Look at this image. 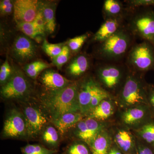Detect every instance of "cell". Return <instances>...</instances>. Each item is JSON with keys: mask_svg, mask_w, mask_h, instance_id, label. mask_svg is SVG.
Masks as SVG:
<instances>
[{"mask_svg": "<svg viewBox=\"0 0 154 154\" xmlns=\"http://www.w3.org/2000/svg\"><path fill=\"white\" fill-rule=\"evenodd\" d=\"M79 82H72L61 90L46 91L40 96V103L51 120L64 114L80 113L78 100Z\"/></svg>", "mask_w": 154, "mask_h": 154, "instance_id": "obj_1", "label": "cell"}, {"mask_svg": "<svg viewBox=\"0 0 154 154\" xmlns=\"http://www.w3.org/2000/svg\"><path fill=\"white\" fill-rule=\"evenodd\" d=\"M147 84L145 80L144 74L128 69L124 84L115 97L118 108L122 110L140 105H149L147 99Z\"/></svg>", "mask_w": 154, "mask_h": 154, "instance_id": "obj_2", "label": "cell"}, {"mask_svg": "<svg viewBox=\"0 0 154 154\" xmlns=\"http://www.w3.org/2000/svg\"><path fill=\"white\" fill-rule=\"evenodd\" d=\"M133 35L124 26L105 41L99 43L95 54L106 61H116L127 55L133 46Z\"/></svg>", "mask_w": 154, "mask_h": 154, "instance_id": "obj_3", "label": "cell"}, {"mask_svg": "<svg viewBox=\"0 0 154 154\" xmlns=\"http://www.w3.org/2000/svg\"><path fill=\"white\" fill-rule=\"evenodd\" d=\"M127 11L125 27L134 36L149 42L154 47V7Z\"/></svg>", "mask_w": 154, "mask_h": 154, "instance_id": "obj_4", "label": "cell"}, {"mask_svg": "<svg viewBox=\"0 0 154 154\" xmlns=\"http://www.w3.org/2000/svg\"><path fill=\"white\" fill-rule=\"evenodd\" d=\"M128 70L125 64H102L96 67V80L102 88L115 98L124 84Z\"/></svg>", "mask_w": 154, "mask_h": 154, "instance_id": "obj_5", "label": "cell"}, {"mask_svg": "<svg viewBox=\"0 0 154 154\" xmlns=\"http://www.w3.org/2000/svg\"><path fill=\"white\" fill-rule=\"evenodd\" d=\"M126 57L125 64L131 70L145 74L154 70V47L147 42L134 45Z\"/></svg>", "mask_w": 154, "mask_h": 154, "instance_id": "obj_6", "label": "cell"}, {"mask_svg": "<svg viewBox=\"0 0 154 154\" xmlns=\"http://www.w3.org/2000/svg\"><path fill=\"white\" fill-rule=\"evenodd\" d=\"M13 76L2 86L1 95L7 100H21L30 97L33 92V86L23 70L14 66Z\"/></svg>", "mask_w": 154, "mask_h": 154, "instance_id": "obj_7", "label": "cell"}, {"mask_svg": "<svg viewBox=\"0 0 154 154\" xmlns=\"http://www.w3.org/2000/svg\"><path fill=\"white\" fill-rule=\"evenodd\" d=\"M118 115L119 124L132 131L139 129L154 119L152 110L147 105L119 109Z\"/></svg>", "mask_w": 154, "mask_h": 154, "instance_id": "obj_8", "label": "cell"}, {"mask_svg": "<svg viewBox=\"0 0 154 154\" xmlns=\"http://www.w3.org/2000/svg\"><path fill=\"white\" fill-rule=\"evenodd\" d=\"M37 54L36 42L22 33L14 38L10 47V55L19 64L25 65L29 63L35 58Z\"/></svg>", "mask_w": 154, "mask_h": 154, "instance_id": "obj_9", "label": "cell"}, {"mask_svg": "<svg viewBox=\"0 0 154 154\" xmlns=\"http://www.w3.org/2000/svg\"><path fill=\"white\" fill-rule=\"evenodd\" d=\"M107 122L97 121L93 119H83L74 127V136L87 144L103 130L109 128Z\"/></svg>", "mask_w": 154, "mask_h": 154, "instance_id": "obj_10", "label": "cell"}, {"mask_svg": "<svg viewBox=\"0 0 154 154\" xmlns=\"http://www.w3.org/2000/svg\"><path fill=\"white\" fill-rule=\"evenodd\" d=\"M113 143L123 154H135L137 138L132 131L118 124L109 128Z\"/></svg>", "mask_w": 154, "mask_h": 154, "instance_id": "obj_11", "label": "cell"}, {"mask_svg": "<svg viewBox=\"0 0 154 154\" xmlns=\"http://www.w3.org/2000/svg\"><path fill=\"white\" fill-rule=\"evenodd\" d=\"M23 114L27 125V137H36L47 124V115L39 107L34 105L24 107Z\"/></svg>", "mask_w": 154, "mask_h": 154, "instance_id": "obj_12", "label": "cell"}, {"mask_svg": "<svg viewBox=\"0 0 154 154\" xmlns=\"http://www.w3.org/2000/svg\"><path fill=\"white\" fill-rule=\"evenodd\" d=\"M3 134L5 137L14 138L27 137V125L23 113L16 109L10 111L4 122Z\"/></svg>", "mask_w": 154, "mask_h": 154, "instance_id": "obj_13", "label": "cell"}, {"mask_svg": "<svg viewBox=\"0 0 154 154\" xmlns=\"http://www.w3.org/2000/svg\"><path fill=\"white\" fill-rule=\"evenodd\" d=\"M42 2L36 0L14 1V17L16 23L33 22L38 14Z\"/></svg>", "mask_w": 154, "mask_h": 154, "instance_id": "obj_14", "label": "cell"}, {"mask_svg": "<svg viewBox=\"0 0 154 154\" xmlns=\"http://www.w3.org/2000/svg\"><path fill=\"white\" fill-rule=\"evenodd\" d=\"M99 84L92 77L88 76L79 82L78 100L80 113L87 116L90 112V105L94 91Z\"/></svg>", "mask_w": 154, "mask_h": 154, "instance_id": "obj_15", "label": "cell"}, {"mask_svg": "<svg viewBox=\"0 0 154 154\" xmlns=\"http://www.w3.org/2000/svg\"><path fill=\"white\" fill-rule=\"evenodd\" d=\"M117 107L115 97L107 98L91 110L87 117L102 122H107L115 114Z\"/></svg>", "mask_w": 154, "mask_h": 154, "instance_id": "obj_16", "label": "cell"}, {"mask_svg": "<svg viewBox=\"0 0 154 154\" xmlns=\"http://www.w3.org/2000/svg\"><path fill=\"white\" fill-rule=\"evenodd\" d=\"M125 18L120 17L105 20V22L93 36V41L100 43L113 36L124 26Z\"/></svg>", "mask_w": 154, "mask_h": 154, "instance_id": "obj_17", "label": "cell"}, {"mask_svg": "<svg viewBox=\"0 0 154 154\" xmlns=\"http://www.w3.org/2000/svg\"><path fill=\"white\" fill-rule=\"evenodd\" d=\"M40 81L46 90H61L67 87L72 82L58 72L51 69L44 71L40 76Z\"/></svg>", "mask_w": 154, "mask_h": 154, "instance_id": "obj_18", "label": "cell"}, {"mask_svg": "<svg viewBox=\"0 0 154 154\" xmlns=\"http://www.w3.org/2000/svg\"><path fill=\"white\" fill-rule=\"evenodd\" d=\"M91 60L85 54H78L73 57L66 67L68 74L72 78H80L90 69Z\"/></svg>", "mask_w": 154, "mask_h": 154, "instance_id": "obj_19", "label": "cell"}, {"mask_svg": "<svg viewBox=\"0 0 154 154\" xmlns=\"http://www.w3.org/2000/svg\"><path fill=\"white\" fill-rule=\"evenodd\" d=\"M113 143L108 128L100 133L88 145L92 154H108Z\"/></svg>", "mask_w": 154, "mask_h": 154, "instance_id": "obj_20", "label": "cell"}, {"mask_svg": "<svg viewBox=\"0 0 154 154\" xmlns=\"http://www.w3.org/2000/svg\"><path fill=\"white\" fill-rule=\"evenodd\" d=\"M85 116L79 112L64 114L58 118L51 120L54 125L61 134L63 135L83 119Z\"/></svg>", "mask_w": 154, "mask_h": 154, "instance_id": "obj_21", "label": "cell"}, {"mask_svg": "<svg viewBox=\"0 0 154 154\" xmlns=\"http://www.w3.org/2000/svg\"><path fill=\"white\" fill-rule=\"evenodd\" d=\"M103 15L105 20L126 17L127 11L122 3L117 0H105L103 4Z\"/></svg>", "mask_w": 154, "mask_h": 154, "instance_id": "obj_22", "label": "cell"}, {"mask_svg": "<svg viewBox=\"0 0 154 154\" xmlns=\"http://www.w3.org/2000/svg\"><path fill=\"white\" fill-rule=\"evenodd\" d=\"M57 7L56 2H42L41 9L45 22L46 33L52 34L55 31L56 23L55 11Z\"/></svg>", "mask_w": 154, "mask_h": 154, "instance_id": "obj_23", "label": "cell"}, {"mask_svg": "<svg viewBox=\"0 0 154 154\" xmlns=\"http://www.w3.org/2000/svg\"><path fill=\"white\" fill-rule=\"evenodd\" d=\"M16 24L17 28L22 33L34 41L39 42L43 40L45 33L39 30L33 22L17 23Z\"/></svg>", "mask_w": 154, "mask_h": 154, "instance_id": "obj_24", "label": "cell"}, {"mask_svg": "<svg viewBox=\"0 0 154 154\" xmlns=\"http://www.w3.org/2000/svg\"><path fill=\"white\" fill-rule=\"evenodd\" d=\"M132 131L137 138L154 148V119L139 129Z\"/></svg>", "mask_w": 154, "mask_h": 154, "instance_id": "obj_25", "label": "cell"}, {"mask_svg": "<svg viewBox=\"0 0 154 154\" xmlns=\"http://www.w3.org/2000/svg\"><path fill=\"white\" fill-rule=\"evenodd\" d=\"M51 66L50 64L43 61L35 60L25 65L23 70L27 76L32 79H35L41 73Z\"/></svg>", "mask_w": 154, "mask_h": 154, "instance_id": "obj_26", "label": "cell"}, {"mask_svg": "<svg viewBox=\"0 0 154 154\" xmlns=\"http://www.w3.org/2000/svg\"><path fill=\"white\" fill-rule=\"evenodd\" d=\"M43 141L52 146H56L59 143V135L57 130L52 126H48L44 130L42 134Z\"/></svg>", "mask_w": 154, "mask_h": 154, "instance_id": "obj_27", "label": "cell"}, {"mask_svg": "<svg viewBox=\"0 0 154 154\" xmlns=\"http://www.w3.org/2000/svg\"><path fill=\"white\" fill-rule=\"evenodd\" d=\"M111 97H114L105 91L99 84L94 91L92 97L90 105V112L103 100Z\"/></svg>", "mask_w": 154, "mask_h": 154, "instance_id": "obj_28", "label": "cell"}, {"mask_svg": "<svg viewBox=\"0 0 154 154\" xmlns=\"http://www.w3.org/2000/svg\"><path fill=\"white\" fill-rule=\"evenodd\" d=\"M65 45V43L52 44L49 43L45 38L42 45V48L45 54L52 59L61 52L63 48Z\"/></svg>", "mask_w": 154, "mask_h": 154, "instance_id": "obj_29", "label": "cell"}, {"mask_svg": "<svg viewBox=\"0 0 154 154\" xmlns=\"http://www.w3.org/2000/svg\"><path fill=\"white\" fill-rule=\"evenodd\" d=\"M66 154H92L89 146L84 142L78 140L69 146Z\"/></svg>", "mask_w": 154, "mask_h": 154, "instance_id": "obj_30", "label": "cell"}, {"mask_svg": "<svg viewBox=\"0 0 154 154\" xmlns=\"http://www.w3.org/2000/svg\"><path fill=\"white\" fill-rule=\"evenodd\" d=\"M14 67L9 62L8 59L6 58L0 68V84L2 86L8 82L14 74Z\"/></svg>", "mask_w": 154, "mask_h": 154, "instance_id": "obj_31", "label": "cell"}, {"mask_svg": "<svg viewBox=\"0 0 154 154\" xmlns=\"http://www.w3.org/2000/svg\"><path fill=\"white\" fill-rule=\"evenodd\" d=\"M89 36L88 33H85L69 39L67 43L71 52L72 53L79 52Z\"/></svg>", "mask_w": 154, "mask_h": 154, "instance_id": "obj_32", "label": "cell"}, {"mask_svg": "<svg viewBox=\"0 0 154 154\" xmlns=\"http://www.w3.org/2000/svg\"><path fill=\"white\" fill-rule=\"evenodd\" d=\"M71 51L67 45L64 46L61 52L56 57L52 59V64L58 69H61L62 67L68 62L69 59Z\"/></svg>", "mask_w": 154, "mask_h": 154, "instance_id": "obj_33", "label": "cell"}, {"mask_svg": "<svg viewBox=\"0 0 154 154\" xmlns=\"http://www.w3.org/2000/svg\"><path fill=\"white\" fill-rule=\"evenodd\" d=\"M22 152L24 154H54L56 152L38 144L27 145L22 149Z\"/></svg>", "mask_w": 154, "mask_h": 154, "instance_id": "obj_34", "label": "cell"}, {"mask_svg": "<svg viewBox=\"0 0 154 154\" xmlns=\"http://www.w3.org/2000/svg\"><path fill=\"white\" fill-rule=\"evenodd\" d=\"M126 9L132 10L141 8L154 7V0H129L125 1Z\"/></svg>", "mask_w": 154, "mask_h": 154, "instance_id": "obj_35", "label": "cell"}, {"mask_svg": "<svg viewBox=\"0 0 154 154\" xmlns=\"http://www.w3.org/2000/svg\"><path fill=\"white\" fill-rule=\"evenodd\" d=\"M14 2L11 0L0 1V14L1 17H8L14 12Z\"/></svg>", "mask_w": 154, "mask_h": 154, "instance_id": "obj_36", "label": "cell"}, {"mask_svg": "<svg viewBox=\"0 0 154 154\" xmlns=\"http://www.w3.org/2000/svg\"><path fill=\"white\" fill-rule=\"evenodd\" d=\"M135 154H154V148L137 138Z\"/></svg>", "mask_w": 154, "mask_h": 154, "instance_id": "obj_37", "label": "cell"}, {"mask_svg": "<svg viewBox=\"0 0 154 154\" xmlns=\"http://www.w3.org/2000/svg\"><path fill=\"white\" fill-rule=\"evenodd\" d=\"M42 5V4H41ZM36 27L39 30H41L43 33H46V28H45V22L42 14V11L41 9V5L40 9L38 11L37 16L33 22Z\"/></svg>", "mask_w": 154, "mask_h": 154, "instance_id": "obj_38", "label": "cell"}, {"mask_svg": "<svg viewBox=\"0 0 154 154\" xmlns=\"http://www.w3.org/2000/svg\"><path fill=\"white\" fill-rule=\"evenodd\" d=\"M146 92L149 106L154 116V84L148 83Z\"/></svg>", "mask_w": 154, "mask_h": 154, "instance_id": "obj_39", "label": "cell"}, {"mask_svg": "<svg viewBox=\"0 0 154 154\" xmlns=\"http://www.w3.org/2000/svg\"><path fill=\"white\" fill-rule=\"evenodd\" d=\"M108 154H123V153L118 148V147L113 143Z\"/></svg>", "mask_w": 154, "mask_h": 154, "instance_id": "obj_40", "label": "cell"}]
</instances>
